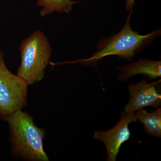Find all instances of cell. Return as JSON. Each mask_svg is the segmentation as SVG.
Wrapping results in <instances>:
<instances>
[{
    "instance_id": "1",
    "label": "cell",
    "mask_w": 161,
    "mask_h": 161,
    "mask_svg": "<svg viewBox=\"0 0 161 161\" xmlns=\"http://www.w3.org/2000/svg\"><path fill=\"white\" fill-rule=\"evenodd\" d=\"M3 119L9 124L16 154L30 160L48 161L43 150L44 130L35 125L31 115L20 110Z\"/></svg>"
},
{
    "instance_id": "2",
    "label": "cell",
    "mask_w": 161,
    "mask_h": 161,
    "mask_svg": "<svg viewBox=\"0 0 161 161\" xmlns=\"http://www.w3.org/2000/svg\"><path fill=\"white\" fill-rule=\"evenodd\" d=\"M131 14V13L128 16L125 26L119 32L99 42L97 51L92 57L77 61L87 64H95L103 58L111 55H116L119 58L131 60L136 53L141 51L153 40L160 35V30L144 36L132 30L130 23Z\"/></svg>"
},
{
    "instance_id": "3",
    "label": "cell",
    "mask_w": 161,
    "mask_h": 161,
    "mask_svg": "<svg viewBox=\"0 0 161 161\" xmlns=\"http://www.w3.org/2000/svg\"><path fill=\"white\" fill-rule=\"evenodd\" d=\"M19 50L21 63L18 76L28 85L42 80L52 53L51 47L46 36L42 32L36 31L22 41Z\"/></svg>"
},
{
    "instance_id": "4",
    "label": "cell",
    "mask_w": 161,
    "mask_h": 161,
    "mask_svg": "<svg viewBox=\"0 0 161 161\" xmlns=\"http://www.w3.org/2000/svg\"><path fill=\"white\" fill-rule=\"evenodd\" d=\"M28 83L6 67L0 51V115L2 118L26 105Z\"/></svg>"
},
{
    "instance_id": "5",
    "label": "cell",
    "mask_w": 161,
    "mask_h": 161,
    "mask_svg": "<svg viewBox=\"0 0 161 161\" xmlns=\"http://www.w3.org/2000/svg\"><path fill=\"white\" fill-rule=\"evenodd\" d=\"M137 120L135 112H122L120 120L111 130L107 131H96L94 132V138L102 141L106 148L107 160H116L121 146L130 139L131 133L129 130V125L132 122Z\"/></svg>"
},
{
    "instance_id": "6",
    "label": "cell",
    "mask_w": 161,
    "mask_h": 161,
    "mask_svg": "<svg viewBox=\"0 0 161 161\" xmlns=\"http://www.w3.org/2000/svg\"><path fill=\"white\" fill-rule=\"evenodd\" d=\"M161 80L148 83L143 80L135 85H130L129 89L130 101L125 108L126 113H132L147 106L158 108L161 105V95L155 86Z\"/></svg>"
},
{
    "instance_id": "7",
    "label": "cell",
    "mask_w": 161,
    "mask_h": 161,
    "mask_svg": "<svg viewBox=\"0 0 161 161\" xmlns=\"http://www.w3.org/2000/svg\"><path fill=\"white\" fill-rule=\"evenodd\" d=\"M121 80H127L137 74L147 76L150 79L159 78L161 76V62L141 59L138 62L126 64L119 68Z\"/></svg>"
},
{
    "instance_id": "8",
    "label": "cell",
    "mask_w": 161,
    "mask_h": 161,
    "mask_svg": "<svg viewBox=\"0 0 161 161\" xmlns=\"http://www.w3.org/2000/svg\"><path fill=\"white\" fill-rule=\"evenodd\" d=\"M135 115L137 120L143 124L144 130L148 135L161 138V108L150 113L142 109L135 113Z\"/></svg>"
},
{
    "instance_id": "9",
    "label": "cell",
    "mask_w": 161,
    "mask_h": 161,
    "mask_svg": "<svg viewBox=\"0 0 161 161\" xmlns=\"http://www.w3.org/2000/svg\"><path fill=\"white\" fill-rule=\"evenodd\" d=\"M77 3L78 2L71 0H37V6L43 7L40 15L43 16L55 11L69 13L73 5Z\"/></svg>"
},
{
    "instance_id": "10",
    "label": "cell",
    "mask_w": 161,
    "mask_h": 161,
    "mask_svg": "<svg viewBox=\"0 0 161 161\" xmlns=\"http://www.w3.org/2000/svg\"><path fill=\"white\" fill-rule=\"evenodd\" d=\"M135 0H127L126 3V9L127 10H132L134 5Z\"/></svg>"
}]
</instances>
